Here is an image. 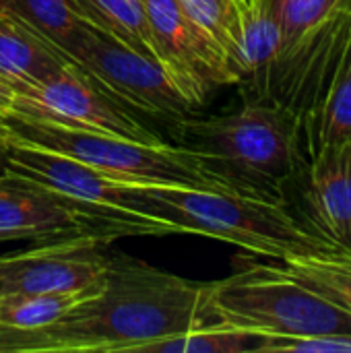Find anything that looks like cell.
<instances>
[{
    "label": "cell",
    "instance_id": "cell-7",
    "mask_svg": "<svg viewBox=\"0 0 351 353\" xmlns=\"http://www.w3.org/2000/svg\"><path fill=\"white\" fill-rule=\"evenodd\" d=\"M2 139L6 143L4 170L8 178L56 192L83 207L143 223L151 228L155 236L184 234L176 223L149 215L147 196L143 194L141 184L110 178L83 161L56 151L27 145L17 139Z\"/></svg>",
    "mask_w": 351,
    "mask_h": 353
},
{
    "label": "cell",
    "instance_id": "cell-3",
    "mask_svg": "<svg viewBox=\"0 0 351 353\" xmlns=\"http://www.w3.org/2000/svg\"><path fill=\"white\" fill-rule=\"evenodd\" d=\"M0 134L68 155L110 178L132 184H172L223 192H267L228 176L201 153L182 145H168L166 141L143 143L118 134L25 118H0Z\"/></svg>",
    "mask_w": 351,
    "mask_h": 353
},
{
    "label": "cell",
    "instance_id": "cell-6",
    "mask_svg": "<svg viewBox=\"0 0 351 353\" xmlns=\"http://www.w3.org/2000/svg\"><path fill=\"white\" fill-rule=\"evenodd\" d=\"M66 58L124 108L170 122L194 116L201 110L157 60L143 56L85 21L74 41L66 48Z\"/></svg>",
    "mask_w": 351,
    "mask_h": 353
},
{
    "label": "cell",
    "instance_id": "cell-18",
    "mask_svg": "<svg viewBox=\"0 0 351 353\" xmlns=\"http://www.w3.org/2000/svg\"><path fill=\"white\" fill-rule=\"evenodd\" d=\"M267 337L223 323H205L170 339L155 341L141 353H261Z\"/></svg>",
    "mask_w": 351,
    "mask_h": 353
},
{
    "label": "cell",
    "instance_id": "cell-11",
    "mask_svg": "<svg viewBox=\"0 0 351 353\" xmlns=\"http://www.w3.org/2000/svg\"><path fill=\"white\" fill-rule=\"evenodd\" d=\"M103 242L74 238L0 256V294H64L101 285L108 269Z\"/></svg>",
    "mask_w": 351,
    "mask_h": 353
},
{
    "label": "cell",
    "instance_id": "cell-17",
    "mask_svg": "<svg viewBox=\"0 0 351 353\" xmlns=\"http://www.w3.org/2000/svg\"><path fill=\"white\" fill-rule=\"evenodd\" d=\"M273 263L351 314V254L331 248L294 254Z\"/></svg>",
    "mask_w": 351,
    "mask_h": 353
},
{
    "label": "cell",
    "instance_id": "cell-1",
    "mask_svg": "<svg viewBox=\"0 0 351 353\" xmlns=\"http://www.w3.org/2000/svg\"><path fill=\"white\" fill-rule=\"evenodd\" d=\"M213 281H192L126 252L108 259L101 285L56 323L33 331H2L0 353H118L209 323Z\"/></svg>",
    "mask_w": 351,
    "mask_h": 353
},
{
    "label": "cell",
    "instance_id": "cell-15",
    "mask_svg": "<svg viewBox=\"0 0 351 353\" xmlns=\"http://www.w3.org/2000/svg\"><path fill=\"white\" fill-rule=\"evenodd\" d=\"M351 141V25L345 48L333 70L321 114L310 137L302 145L304 163L321 155L329 147Z\"/></svg>",
    "mask_w": 351,
    "mask_h": 353
},
{
    "label": "cell",
    "instance_id": "cell-8",
    "mask_svg": "<svg viewBox=\"0 0 351 353\" xmlns=\"http://www.w3.org/2000/svg\"><path fill=\"white\" fill-rule=\"evenodd\" d=\"M122 236H155L143 223L72 203L39 186L0 178V242H60L91 238L103 244Z\"/></svg>",
    "mask_w": 351,
    "mask_h": 353
},
{
    "label": "cell",
    "instance_id": "cell-14",
    "mask_svg": "<svg viewBox=\"0 0 351 353\" xmlns=\"http://www.w3.org/2000/svg\"><path fill=\"white\" fill-rule=\"evenodd\" d=\"M240 21L238 77L250 85V97H259L265 77L279 56L281 31L275 14V0H236Z\"/></svg>",
    "mask_w": 351,
    "mask_h": 353
},
{
    "label": "cell",
    "instance_id": "cell-5",
    "mask_svg": "<svg viewBox=\"0 0 351 353\" xmlns=\"http://www.w3.org/2000/svg\"><path fill=\"white\" fill-rule=\"evenodd\" d=\"M209 323L252 331L267 339L351 333V314L288 275L277 263L242 261L225 279L213 281Z\"/></svg>",
    "mask_w": 351,
    "mask_h": 353
},
{
    "label": "cell",
    "instance_id": "cell-22",
    "mask_svg": "<svg viewBox=\"0 0 351 353\" xmlns=\"http://www.w3.org/2000/svg\"><path fill=\"white\" fill-rule=\"evenodd\" d=\"M339 2L341 0H275V14L281 31L279 54L319 27Z\"/></svg>",
    "mask_w": 351,
    "mask_h": 353
},
{
    "label": "cell",
    "instance_id": "cell-24",
    "mask_svg": "<svg viewBox=\"0 0 351 353\" xmlns=\"http://www.w3.org/2000/svg\"><path fill=\"white\" fill-rule=\"evenodd\" d=\"M17 99V89L14 85H10L2 74H0V118H6L14 105Z\"/></svg>",
    "mask_w": 351,
    "mask_h": 353
},
{
    "label": "cell",
    "instance_id": "cell-2",
    "mask_svg": "<svg viewBox=\"0 0 351 353\" xmlns=\"http://www.w3.org/2000/svg\"><path fill=\"white\" fill-rule=\"evenodd\" d=\"M149 215L197 234L234 244L252 256L283 261L331 250L292 211L285 196L257 190H203L172 184H141Z\"/></svg>",
    "mask_w": 351,
    "mask_h": 353
},
{
    "label": "cell",
    "instance_id": "cell-4",
    "mask_svg": "<svg viewBox=\"0 0 351 353\" xmlns=\"http://www.w3.org/2000/svg\"><path fill=\"white\" fill-rule=\"evenodd\" d=\"M174 124L178 145L201 153L228 176L285 196L304 165L300 134L285 108L271 99H246L232 114L182 118Z\"/></svg>",
    "mask_w": 351,
    "mask_h": 353
},
{
    "label": "cell",
    "instance_id": "cell-19",
    "mask_svg": "<svg viewBox=\"0 0 351 353\" xmlns=\"http://www.w3.org/2000/svg\"><path fill=\"white\" fill-rule=\"evenodd\" d=\"M0 10L29 25L64 56L83 27L70 0H0Z\"/></svg>",
    "mask_w": 351,
    "mask_h": 353
},
{
    "label": "cell",
    "instance_id": "cell-16",
    "mask_svg": "<svg viewBox=\"0 0 351 353\" xmlns=\"http://www.w3.org/2000/svg\"><path fill=\"white\" fill-rule=\"evenodd\" d=\"M70 4L91 27L126 43L143 56L157 60L143 0H70Z\"/></svg>",
    "mask_w": 351,
    "mask_h": 353
},
{
    "label": "cell",
    "instance_id": "cell-13",
    "mask_svg": "<svg viewBox=\"0 0 351 353\" xmlns=\"http://www.w3.org/2000/svg\"><path fill=\"white\" fill-rule=\"evenodd\" d=\"M66 64L70 60L50 41L17 17L0 10V74L17 91L50 77Z\"/></svg>",
    "mask_w": 351,
    "mask_h": 353
},
{
    "label": "cell",
    "instance_id": "cell-20",
    "mask_svg": "<svg viewBox=\"0 0 351 353\" xmlns=\"http://www.w3.org/2000/svg\"><path fill=\"white\" fill-rule=\"evenodd\" d=\"M89 292L64 294H0V329L33 331L56 323Z\"/></svg>",
    "mask_w": 351,
    "mask_h": 353
},
{
    "label": "cell",
    "instance_id": "cell-10",
    "mask_svg": "<svg viewBox=\"0 0 351 353\" xmlns=\"http://www.w3.org/2000/svg\"><path fill=\"white\" fill-rule=\"evenodd\" d=\"M157 62L201 108L215 85H236L230 58L186 17L178 0H143Z\"/></svg>",
    "mask_w": 351,
    "mask_h": 353
},
{
    "label": "cell",
    "instance_id": "cell-9",
    "mask_svg": "<svg viewBox=\"0 0 351 353\" xmlns=\"http://www.w3.org/2000/svg\"><path fill=\"white\" fill-rule=\"evenodd\" d=\"M6 118L52 122L143 143H163L157 132L139 122L128 108L108 97L72 62L50 77L19 89L14 105Z\"/></svg>",
    "mask_w": 351,
    "mask_h": 353
},
{
    "label": "cell",
    "instance_id": "cell-23",
    "mask_svg": "<svg viewBox=\"0 0 351 353\" xmlns=\"http://www.w3.org/2000/svg\"><path fill=\"white\" fill-rule=\"evenodd\" d=\"M261 353H351V333L267 339Z\"/></svg>",
    "mask_w": 351,
    "mask_h": 353
},
{
    "label": "cell",
    "instance_id": "cell-12",
    "mask_svg": "<svg viewBox=\"0 0 351 353\" xmlns=\"http://www.w3.org/2000/svg\"><path fill=\"white\" fill-rule=\"evenodd\" d=\"M292 184L300 186V219L329 248L351 254V141L306 161Z\"/></svg>",
    "mask_w": 351,
    "mask_h": 353
},
{
    "label": "cell",
    "instance_id": "cell-25",
    "mask_svg": "<svg viewBox=\"0 0 351 353\" xmlns=\"http://www.w3.org/2000/svg\"><path fill=\"white\" fill-rule=\"evenodd\" d=\"M4 157H6V143L4 139L0 137V178L6 176V170H4Z\"/></svg>",
    "mask_w": 351,
    "mask_h": 353
},
{
    "label": "cell",
    "instance_id": "cell-21",
    "mask_svg": "<svg viewBox=\"0 0 351 353\" xmlns=\"http://www.w3.org/2000/svg\"><path fill=\"white\" fill-rule=\"evenodd\" d=\"M178 2L186 12V17L230 58L238 74L240 21H238L236 0H178Z\"/></svg>",
    "mask_w": 351,
    "mask_h": 353
}]
</instances>
